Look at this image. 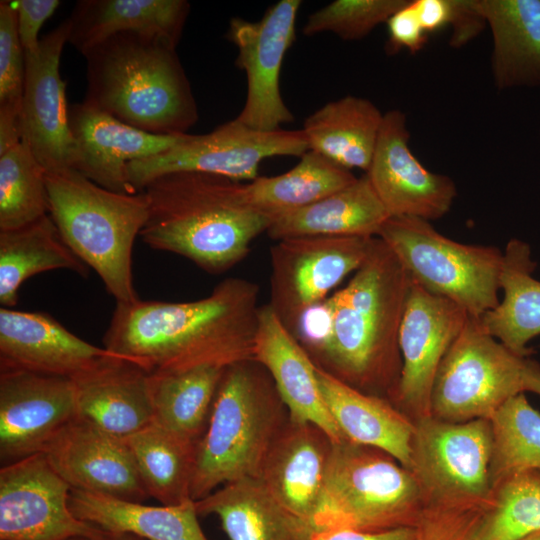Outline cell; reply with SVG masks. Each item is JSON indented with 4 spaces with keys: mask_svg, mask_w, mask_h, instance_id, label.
<instances>
[{
    "mask_svg": "<svg viewBox=\"0 0 540 540\" xmlns=\"http://www.w3.org/2000/svg\"><path fill=\"white\" fill-rule=\"evenodd\" d=\"M259 287L239 277L188 302L138 299L116 303L104 347L149 374L254 359Z\"/></svg>",
    "mask_w": 540,
    "mask_h": 540,
    "instance_id": "1",
    "label": "cell"
},
{
    "mask_svg": "<svg viewBox=\"0 0 540 540\" xmlns=\"http://www.w3.org/2000/svg\"><path fill=\"white\" fill-rule=\"evenodd\" d=\"M411 283L392 250L374 237L347 285L317 306L325 325L301 345L342 382L389 395L402 366L399 334Z\"/></svg>",
    "mask_w": 540,
    "mask_h": 540,
    "instance_id": "2",
    "label": "cell"
},
{
    "mask_svg": "<svg viewBox=\"0 0 540 540\" xmlns=\"http://www.w3.org/2000/svg\"><path fill=\"white\" fill-rule=\"evenodd\" d=\"M242 183L222 176L179 171L156 177L142 190L148 217L140 237L151 248L183 256L219 274L240 262L272 219L249 209Z\"/></svg>",
    "mask_w": 540,
    "mask_h": 540,
    "instance_id": "3",
    "label": "cell"
},
{
    "mask_svg": "<svg viewBox=\"0 0 540 540\" xmlns=\"http://www.w3.org/2000/svg\"><path fill=\"white\" fill-rule=\"evenodd\" d=\"M84 103L137 129L182 135L198 121L189 80L173 48L140 34L114 35L83 54Z\"/></svg>",
    "mask_w": 540,
    "mask_h": 540,
    "instance_id": "4",
    "label": "cell"
},
{
    "mask_svg": "<svg viewBox=\"0 0 540 540\" xmlns=\"http://www.w3.org/2000/svg\"><path fill=\"white\" fill-rule=\"evenodd\" d=\"M289 414L266 368L254 359L224 369L205 431L195 446L191 497L259 478Z\"/></svg>",
    "mask_w": 540,
    "mask_h": 540,
    "instance_id": "5",
    "label": "cell"
},
{
    "mask_svg": "<svg viewBox=\"0 0 540 540\" xmlns=\"http://www.w3.org/2000/svg\"><path fill=\"white\" fill-rule=\"evenodd\" d=\"M46 185L49 215L67 245L116 303L137 301L132 251L148 217L144 192L111 191L73 169L46 172Z\"/></svg>",
    "mask_w": 540,
    "mask_h": 540,
    "instance_id": "6",
    "label": "cell"
},
{
    "mask_svg": "<svg viewBox=\"0 0 540 540\" xmlns=\"http://www.w3.org/2000/svg\"><path fill=\"white\" fill-rule=\"evenodd\" d=\"M428 501L415 474L387 453L333 442L314 531H380L422 523Z\"/></svg>",
    "mask_w": 540,
    "mask_h": 540,
    "instance_id": "7",
    "label": "cell"
},
{
    "mask_svg": "<svg viewBox=\"0 0 540 540\" xmlns=\"http://www.w3.org/2000/svg\"><path fill=\"white\" fill-rule=\"evenodd\" d=\"M377 237L429 293L450 300L473 317L498 305L503 266L499 248L454 241L430 221L406 216L389 217Z\"/></svg>",
    "mask_w": 540,
    "mask_h": 540,
    "instance_id": "8",
    "label": "cell"
},
{
    "mask_svg": "<svg viewBox=\"0 0 540 540\" xmlns=\"http://www.w3.org/2000/svg\"><path fill=\"white\" fill-rule=\"evenodd\" d=\"M528 358L511 351L479 317L469 315L436 373L430 415L449 422L489 420L507 400L525 392Z\"/></svg>",
    "mask_w": 540,
    "mask_h": 540,
    "instance_id": "9",
    "label": "cell"
},
{
    "mask_svg": "<svg viewBox=\"0 0 540 540\" xmlns=\"http://www.w3.org/2000/svg\"><path fill=\"white\" fill-rule=\"evenodd\" d=\"M492 428L488 419L449 422L431 415L414 422L411 471L427 510H461L492 494Z\"/></svg>",
    "mask_w": 540,
    "mask_h": 540,
    "instance_id": "10",
    "label": "cell"
},
{
    "mask_svg": "<svg viewBox=\"0 0 540 540\" xmlns=\"http://www.w3.org/2000/svg\"><path fill=\"white\" fill-rule=\"evenodd\" d=\"M307 151L308 143L302 130H257L234 118L207 134H184L169 150L130 162L127 172L135 192H141L156 177L179 171L250 182L259 177V166L264 159L301 157Z\"/></svg>",
    "mask_w": 540,
    "mask_h": 540,
    "instance_id": "11",
    "label": "cell"
},
{
    "mask_svg": "<svg viewBox=\"0 0 540 540\" xmlns=\"http://www.w3.org/2000/svg\"><path fill=\"white\" fill-rule=\"evenodd\" d=\"M373 238L299 236L270 248L268 304L292 335L297 337L305 316L360 267Z\"/></svg>",
    "mask_w": 540,
    "mask_h": 540,
    "instance_id": "12",
    "label": "cell"
},
{
    "mask_svg": "<svg viewBox=\"0 0 540 540\" xmlns=\"http://www.w3.org/2000/svg\"><path fill=\"white\" fill-rule=\"evenodd\" d=\"M72 488L40 452L0 469V540H99L105 531L78 519Z\"/></svg>",
    "mask_w": 540,
    "mask_h": 540,
    "instance_id": "13",
    "label": "cell"
},
{
    "mask_svg": "<svg viewBox=\"0 0 540 540\" xmlns=\"http://www.w3.org/2000/svg\"><path fill=\"white\" fill-rule=\"evenodd\" d=\"M300 6V0H280L257 21L235 17L229 22L226 37L238 50L235 64L247 76L245 104L236 119L251 128L273 131L294 120L281 96L279 78L295 39Z\"/></svg>",
    "mask_w": 540,
    "mask_h": 540,
    "instance_id": "14",
    "label": "cell"
},
{
    "mask_svg": "<svg viewBox=\"0 0 540 540\" xmlns=\"http://www.w3.org/2000/svg\"><path fill=\"white\" fill-rule=\"evenodd\" d=\"M69 29L66 19L40 40L35 52L25 53L22 137L46 172L75 170L78 162L69 127L66 83L60 74V58Z\"/></svg>",
    "mask_w": 540,
    "mask_h": 540,
    "instance_id": "15",
    "label": "cell"
},
{
    "mask_svg": "<svg viewBox=\"0 0 540 540\" xmlns=\"http://www.w3.org/2000/svg\"><path fill=\"white\" fill-rule=\"evenodd\" d=\"M469 314L412 280L399 334L400 376L389 396L416 420L430 415L436 373Z\"/></svg>",
    "mask_w": 540,
    "mask_h": 540,
    "instance_id": "16",
    "label": "cell"
},
{
    "mask_svg": "<svg viewBox=\"0 0 540 540\" xmlns=\"http://www.w3.org/2000/svg\"><path fill=\"white\" fill-rule=\"evenodd\" d=\"M409 140L406 115L398 109L386 112L365 174L390 217L439 219L450 211L456 185L447 175L426 169Z\"/></svg>",
    "mask_w": 540,
    "mask_h": 540,
    "instance_id": "17",
    "label": "cell"
},
{
    "mask_svg": "<svg viewBox=\"0 0 540 540\" xmlns=\"http://www.w3.org/2000/svg\"><path fill=\"white\" fill-rule=\"evenodd\" d=\"M76 415L72 379L22 370L0 371L2 465L42 452Z\"/></svg>",
    "mask_w": 540,
    "mask_h": 540,
    "instance_id": "18",
    "label": "cell"
},
{
    "mask_svg": "<svg viewBox=\"0 0 540 540\" xmlns=\"http://www.w3.org/2000/svg\"><path fill=\"white\" fill-rule=\"evenodd\" d=\"M42 453L74 490L140 503L149 498L125 440L77 415Z\"/></svg>",
    "mask_w": 540,
    "mask_h": 540,
    "instance_id": "19",
    "label": "cell"
},
{
    "mask_svg": "<svg viewBox=\"0 0 540 540\" xmlns=\"http://www.w3.org/2000/svg\"><path fill=\"white\" fill-rule=\"evenodd\" d=\"M68 120L78 151L75 170L111 191L134 194L127 166L163 153L183 135H157L130 126L84 102L69 106Z\"/></svg>",
    "mask_w": 540,
    "mask_h": 540,
    "instance_id": "20",
    "label": "cell"
},
{
    "mask_svg": "<svg viewBox=\"0 0 540 540\" xmlns=\"http://www.w3.org/2000/svg\"><path fill=\"white\" fill-rule=\"evenodd\" d=\"M114 356L121 355L79 338L47 313L0 309V371L74 379Z\"/></svg>",
    "mask_w": 540,
    "mask_h": 540,
    "instance_id": "21",
    "label": "cell"
},
{
    "mask_svg": "<svg viewBox=\"0 0 540 540\" xmlns=\"http://www.w3.org/2000/svg\"><path fill=\"white\" fill-rule=\"evenodd\" d=\"M254 360L271 375L290 419L318 426L333 442L345 439L324 400L316 364L269 304L260 306Z\"/></svg>",
    "mask_w": 540,
    "mask_h": 540,
    "instance_id": "22",
    "label": "cell"
},
{
    "mask_svg": "<svg viewBox=\"0 0 540 540\" xmlns=\"http://www.w3.org/2000/svg\"><path fill=\"white\" fill-rule=\"evenodd\" d=\"M332 446V439L318 426L289 418L259 476L281 505L312 528Z\"/></svg>",
    "mask_w": 540,
    "mask_h": 540,
    "instance_id": "23",
    "label": "cell"
},
{
    "mask_svg": "<svg viewBox=\"0 0 540 540\" xmlns=\"http://www.w3.org/2000/svg\"><path fill=\"white\" fill-rule=\"evenodd\" d=\"M77 416L125 439L153 422L149 373L122 356L72 379Z\"/></svg>",
    "mask_w": 540,
    "mask_h": 540,
    "instance_id": "24",
    "label": "cell"
},
{
    "mask_svg": "<svg viewBox=\"0 0 540 540\" xmlns=\"http://www.w3.org/2000/svg\"><path fill=\"white\" fill-rule=\"evenodd\" d=\"M430 526L456 540H521L540 531V470L497 483L476 507L439 511Z\"/></svg>",
    "mask_w": 540,
    "mask_h": 540,
    "instance_id": "25",
    "label": "cell"
},
{
    "mask_svg": "<svg viewBox=\"0 0 540 540\" xmlns=\"http://www.w3.org/2000/svg\"><path fill=\"white\" fill-rule=\"evenodd\" d=\"M189 11L185 0H80L68 18V43L83 55L114 35L135 33L176 48Z\"/></svg>",
    "mask_w": 540,
    "mask_h": 540,
    "instance_id": "26",
    "label": "cell"
},
{
    "mask_svg": "<svg viewBox=\"0 0 540 540\" xmlns=\"http://www.w3.org/2000/svg\"><path fill=\"white\" fill-rule=\"evenodd\" d=\"M316 370L326 405L345 439L379 449L411 471L414 423L380 396L357 390L318 366Z\"/></svg>",
    "mask_w": 540,
    "mask_h": 540,
    "instance_id": "27",
    "label": "cell"
},
{
    "mask_svg": "<svg viewBox=\"0 0 540 540\" xmlns=\"http://www.w3.org/2000/svg\"><path fill=\"white\" fill-rule=\"evenodd\" d=\"M199 516L216 515L230 540H312L314 529L281 505L260 478L227 483L195 501Z\"/></svg>",
    "mask_w": 540,
    "mask_h": 540,
    "instance_id": "28",
    "label": "cell"
},
{
    "mask_svg": "<svg viewBox=\"0 0 540 540\" xmlns=\"http://www.w3.org/2000/svg\"><path fill=\"white\" fill-rule=\"evenodd\" d=\"M389 217L365 174L308 206L275 218L266 233L276 241L299 236L377 237Z\"/></svg>",
    "mask_w": 540,
    "mask_h": 540,
    "instance_id": "29",
    "label": "cell"
},
{
    "mask_svg": "<svg viewBox=\"0 0 540 540\" xmlns=\"http://www.w3.org/2000/svg\"><path fill=\"white\" fill-rule=\"evenodd\" d=\"M492 34L499 90L540 86V0H478Z\"/></svg>",
    "mask_w": 540,
    "mask_h": 540,
    "instance_id": "30",
    "label": "cell"
},
{
    "mask_svg": "<svg viewBox=\"0 0 540 540\" xmlns=\"http://www.w3.org/2000/svg\"><path fill=\"white\" fill-rule=\"evenodd\" d=\"M69 507L78 519L105 532L130 533L145 540H208L194 500L150 506L72 489Z\"/></svg>",
    "mask_w": 540,
    "mask_h": 540,
    "instance_id": "31",
    "label": "cell"
},
{
    "mask_svg": "<svg viewBox=\"0 0 540 540\" xmlns=\"http://www.w3.org/2000/svg\"><path fill=\"white\" fill-rule=\"evenodd\" d=\"M384 114L365 98L345 96L308 116L303 133L312 150L351 170H368Z\"/></svg>",
    "mask_w": 540,
    "mask_h": 540,
    "instance_id": "32",
    "label": "cell"
},
{
    "mask_svg": "<svg viewBox=\"0 0 540 540\" xmlns=\"http://www.w3.org/2000/svg\"><path fill=\"white\" fill-rule=\"evenodd\" d=\"M530 246L511 239L503 251L500 290L503 299L479 317L483 327L514 353L529 357L527 344L540 335V281Z\"/></svg>",
    "mask_w": 540,
    "mask_h": 540,
    "instance_id": "33",
    "label": "cell"
},
{
    "mask_svg": "<svg viewBox=\"0 0 540 540\" xmlns=\"http://www.w3.org/2000/svg\"><path fill=\"white\" fill-rule=\"evenodd\" d=\"M64 269L87 277L89 267L64 241L49 214L27 225L0 230V303L12 308L32 276Z\"/></svg>",
    "mask_w": 540,
    "mask_h": 540,
    "instance_id": "34",
    "label": "cell"
},
{
    "mask_svg": "<svg viewBox=\"0 0 540 540\" xmlns=\"http://www.w3.org/2000/svg\"><path fill=\"white\" fill-rule=\"evenodd\" d=\"M356 180L350 170L308 150L289 171L271 177H257L242 183L246 207L272 221L288 212L308 206Z\"/></svg>",
    "mask_w": 540,
    "mask_h": 540,
    "instance_id": "35",
    "label": "cell"
},
{
    "mask_svg": "<svg viewBox=\"0 0 540 540\" xmlns=\"http://www.w3.org/2000/svg\"><path fill=\"white\" fill-rule=\"evenodd\" d=\"M225 368L199 366L149 374L153 422L196 444L207 426Z\"/></svg>",
    "mask_w": 540,
    "mask_h": 540,
    "instance_id": "36",
    "label": "cell"
},
{
    "mask_svg": "<svg viewBox=\"0 0 540 540\" xmlns=\"http://www.w3.org/2000/svg\"><path fill=\"white\" fill-rule=\"evenodd\" d=\"M124 440L149 497L162 505L193 500L191 486L196 444L154 422Z\"/></svg>",
    "mask_w": 540,
    "mask_h": 540,
    "instance_id": "37",
    "label": "cell"
},
{
    "mask_svg": "<svg viewBox=\"0 0 540 540\" xmlns=\"http://www.w3.org/2000/svg\"><path fill=\"white\" fill-rule=\"evenodd\" d=\"M489 420L493 488L511 475L540 470V413L531 406L524 393L507 400Z\"/></svg>",
    "mask_w": 540,
    "mask_h": 540,
    "instance_id": "38",
    "label": "cell"
},
{
    "mask_svg": "<svg viewBox=\"0 0 540 540\" xmlns=\"http://www.w3.org/2000/svg\"><path fill=\"white\" fill-rule=\"evenodd\" d=\"M49 214L46 170L25 141L0 154V230Z\"/></svg>",
    "mask_w": 540,
    "mask_h": 540,
    "instance_id": "39",
    "label": "cell"
},
{
    "mask_svg": "<svg viewBox=\"0 0 540 540\" xmlns=\"http://www.w3.org/2000/svg\"><path fill=\"white\" fill-rule=\"evenodd\" d=\"M408 0H335L309 15L303 34L332 32L344 40L366 37Z\"/></svg>",
    "mask_w": 540,
    "mask_h": 540,
    "instance_id": "40",
    "label": "cell"
},
{
    "mask_svg": "<svg viewBox=\"0 0 540 540\" xmlns=\"http://www.w3.org/2000/svg\"><path fill=\"white\" fill-rule=\"evenodd\" d=\"M25 51L17 31L12 1L0 2V107L21 110L25 82Z\"/></svg>",
    "mask_w": 540,
    "mask_h": 540,
    "instance_id": "41",
    "label": "cell"
},
{
    "mask_svg": "<svg viewBox=\"0 0 540 540\" xmlns=\"http://www.w3.org/2000/svg\"><path fill=\"white\" fill-rule=\"evenodd\" d=\"M388 28L387 51L390 54L407 49L415 54L427 43L428 34L423 29L413 1L398 9L386 22Z\"/></svg>",
    "mask_w": 540,
    "mask_h": 540,
    "instance_id": "42",
    "label": "cell"
},
{
    "mask_svg": "<svg viewBox=\"0 0 540 540\" xmlns=\"http://www.w3.org/2000/svg\"><path fill=\"white\" fill-rule=\"evenodd\" d=\"M17 13V31L25 53L35 52L40 44L39 31L60 5L58 0L13 1Z\"/></svg>",
    "mask_w": 540,
    "mask_h": 540,
    "instance_id": "43",
    "label": "cell"
},
{
    "mask_svg": "<svg viewBox=\"0 0 540 540\" xmlns=\"http://www.w3.org/2000/svg\"><path fill=\"white\" fill-rule=\"evenodd\" d=\"M451 27L449 45L461 48L475 39L487 26L478 0H449Z\"/></svg>",
    "mask_w": 540,
    "mask_h": 540,
    "instance_id": "44",
    "label": "cell"
},
{
    "mask_svg": "<svg viewBox=\"0 0 540 540\" xmlns=\"http://www.w3.org/2000/svg\"><path fill=\"white\" fill-rule=\"evenodd\" d=\"M312 540H422L421 530L416 526L380 531L333 529L314 531Z\"/></svg>",
    "mask_w": 540,
    "mask_h": 540,
    "instance_id": "45",
    "label": "cell"
},
{
    "mask_svg": "<svg viewBox=\"0 0 540 540\" xmlns=\"http://www.w3.org/2000/svg\"><path fill=\"white\" fill-rule=\"evenodd\" d=\"M418 19L427 34L448 25L450 17L449 0H414Z\"/></svg>",
    "mask_w": 540,
    "mask_h": 540,
    "instance_id": "46",
    "label": "cell"
},
{
    "mask_svg": "<svg viewBox=\"0 0 540 540\" xmlns=\"http://www.w3.org/2000/svg\"><path fill=\"white\" fill-rule=\"evenodd\" d=\"M22 140L21 110L9 106L0 107V154Z\"/></svg>",
    "mask_w": 540,
    "mask_h": 540,
    "instance_id": "47",
    "label": "cell"
},
{
    "mask_svg": "<svg viewBox=\"0 0 540 540\" xmlns=\"http://www.w3.org/2000/svg\"><path fill=\"white\" fill-rule=\"evenodd\" d=\"M524 388L525 391L540 395V365L530 358L527 359L524 371Z\"/></svg>",
    "mask_w": 540,
    "mask_h": 540,
    "instance_id": "48",
    "label": "cell"
},
{
    "mask_svg": "<svg viewBox=\"0 0 540 540\" xmlns=\"http://www.w3.org/2000/svg\"><path fill=\"white\" fill-rule=\"evenodd\" d=\"M422 540H456L455 538L427 526H420ZM521 540H540V531Z\"/></svg>",
    "mask_w": 540,
    "mask_h": 540,
    "instance_id": "49",
    "label": "cell"
},
{
    "mask_svg": "<svg viewBox=\"0 0 540 540\" xmlns=\"http://www.w3.org/2000/svg\"><path fill=\"white\" fill-rule=\"evenodd\" d=\"M99 540H145L139 536L130 533H112L105 532Z\"/></svg>",
    "mask_w": 540,
    "mask_h": 540,
    "instance_id": "50",
    "label": "cell"
},
{
    "mask_svg": "<svg viewBox=\"0 0 540 540\" xmlns=\"http://www.w3.org/2000/svg\"><path fill=\"white\" fill-rule=\"evenodd\" d=\"M70 540H90V539H87V538H73V539H70Z\"/></svg>",
    "mask_w": 540,
    "mask_h": 540,
    "instance_id": "51",
    "label": "cell"
}]
</instances>
